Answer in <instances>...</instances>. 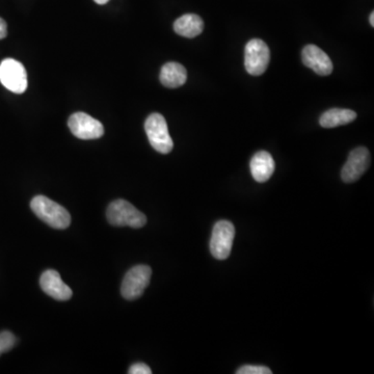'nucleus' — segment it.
Segmentation results:
<instances>
[{
  "label": "nucleus",
  "instance_id": "8",
  "mask_svg": "<svg viewBox=\"0 0 374 374\" xmlns=\"http://www.w3.org/2000/svg\"><path fill=\"white\" fill-rule=\"evenodd\" d=\"M68 125L73 136L81 140H97L104 134L102 123L86 113H73Z\"/></svg>",
  "mask_w": 374,
  "mask_h": 374
},
{
  "label": "nucleus",
  "instance_id": "21",
  "mask_svg": "<svg viewBox=\"0 0 374 374\" xmlns=\"http://www.w3.org/2000/svg\"><path fill=\"white\" fill-rule=\"evenodd\" d=\"M94 1L98 4H105V3H107V2L109 1V0H94Z\"/></svg>",
  "mask_w": 374,
  "mask_h": 374
},
{
  "label": "nucleus",
  "instance_id": "10",
  "mask_svg": "<svg viewBox=\"0 0 374 374\" xmlns=\"http://www.w3.org/2000/svg\"><path fill=\"white\" fill-rule=\"evenodd\" d=\"M302 63L304 66L312 69L316 74L320 76H327L333 72V63L327 54L317 46L307 45L302 49Z\"/></svg>",
  "mask_w": 374,
  "mask_h": 374
},
{
  "label": "nucleus",
  "instance_id": "14",
  "mask_svg": "<svg viewBox=\"0 0 374 374\" xmlns=\"http://www.w3.org/2000/svg\"><path fill=\"white\" fill-rule=\"evenodd\" d=\"M174 31L184 38H195L204 31V21L195 14H186L178 18L174 23Z\"/></svg>",
  "mask_w": 374,
  "mask_h": 374
},
{
  "label": "nucleus",
  "instance_id": "3",
  "mask_svg": "<svg viewBox=\"0 0 374 374\" xmlns=\"http://www.w3.org/2000/svg\"><path fill=\"white\" fill-rule=\"evenodd\" d=\"M145 130L151 146L161 154H169L173 150L174 143L170 136L167 121L161 113L149 115L145 123Z\"/></svg>",
  "mask_w": 374,
  "mask_h": 374
},
{
  "label": "nucleus",
  "instance_id": "20",
  "mask_svg": "<svg viewBox=\"0 0 374 374\" xmlns=\"http://www.w3.org/2000/svg\"><path fill=\"white\" fill-rule=\"evenodd\" d=\"M369 22H371V26H374V12L371 13V17H369Z\"/></svg>",
  "mask_w": 374,
  "mask_h": 374
},
{
  "label": "nucleus",
  "instance_id": "16",
  "mask_svg": "<svg viewBox=\"0 0 374 374\" xmlns=\"http://www.w3.org/2000/svg\"><path fill=\"white\" fill-rule=\"evenodd\" d=\"M16 337H15L14 334L8 331L1 332V333H0V356H1L3 352L12 350V348H14L15 344H16Z\"/></svg>",
  "mask_w": 374,
  "mask_h": 374
},
{
  "label": "nucleus",
  "instance_id": "17",
  "mask_svg": "<svg viewBox=\"0 0 374 374\" xmlns=\"http://www.w3.org/2000/svg\"><path fill=\"white\" fill-rule=\"evenodd\" d=\"M237 374H272L268 367L257 366V365H245L236 371Z\"/></svg>",
  "mask_w": 374,
  "mask_h": 374
},
{
  "label": "nucleus",
  "instance_id": "9",
  "mask_svg": "<svg viewBox=\"0 0 374 374\" xmlns=\"http://www.w3.org/2000/svg\"><path fill=\"white\" fill-rule=\"evenodd\" d=\"M371 165V153L365 147H359L350 152L348 161L341 172V178L345 184H352L362 177Z\"/></svg>",
  "mask_w": 374,
  "mask_h": 374
},
{
  "label": "nucleus",
  "instance_id": "18",
  "mask_svg": "<svg viewBox=\"0 0 374 374\" xmlns=\"http://www.w3.org/2000/svg\"><path fill=\"white\" fill-rule=\"evenodd\" d=\"M129 374H151L152 371H151L150 367L148 365L145 364V363H136V364L132 365L128 371Z\"/></svg>",
  "mask_w": 374,
  "mask_h": 374
},
{
  "label": "nucleus",
  "instance_id": "4",
  "mask_svg": "<svg viewBox=\"0 0 374 374\" xmlns=\"http://www.w3.org/2000/svg\"><path fill=\"white\" fill-rule=\"evenodd\" d=\"M235 237L234 225L229 220H218L210 239V252L218 260H226L232 251Z\"/></svg>",
  "mask_w": 374,
  "mask_h": 374
},
{
  "label": "nucleus",
  "instance_id": "1",
  "mask_svg": "<svg viewBox=\"0 0 374 374\" xmlns=\"http://www.w3.org/2000/svg\"><path fill=\"white\" fill-rule=\"evenodd\" d=\"M33 213L54 229H67L71 225V216L66 208L44 195H37L31 202Z\"/></svg>",
  "mask_w": 374,
  "mask_h": 374
},
{
  "label": "nucleus",
  "instance_id": "2",
  "mask_svg": "<svg viewBox=\"0 0 374 374\" xmlns=\"http://www.w3.org/2000/svg\"><path fill=\"white\" fill-rule=\"evenodd\" d=\"M106 216L113 226L140 229L147 224L146 216L125 200H117L109 204Z\"/></svg>",
  "mask_w": 374,
  "mask_h": 374
},
{
  "label": "nucleus",
  "instance_id": "5",
  "mask_svg": "<svg viewBox=\"0 0 374 374\" xmlns=\"http://www.w3.org/2000/svg\"><path fill=\"white\" fill-rule=\"evenodd\" d=\"M0 83L13 93H24L29 85L24 66L13 58L2 60L0 64Z\"/></svg>",
  "mask_w": 374,
  "mask_h": 374
},
{
  "label": "nucleus",
  "instance_id": "13",
  "mask_svg": "<svg viewBox=\"0 0 374 374\" xmlns=\"http://www.w3.org/2000/svg\"><path fill=\"white\" fill-rule=\"evenodd\" d=\"M187 81L186 69L179 63H167L161 68V83L169 89L182 87Z\"/></svg>",
  "mask_w": 374,
  "mask_h": 374
},
{
  "label": "nucleus",
  "instance_id": "15",
  "mask_svg": "<svg viewBox=\"0 0 374 374\" xmlns=\"http://www.w3.org/2000/svg\"><path fill=\"white\" fill-rule=\"evenodd\" d=\"M357 113L352 109L332 108L323 113L319 124L323 128H335L352 123L356 120Z\"/></svg>",
  "mask_w": 374,
  "mask_h": 374
},
{
  "label": "nucleus",
  "instance_id": "12",
  "mask_svg": "<svg viewBox=\"0 0 374 374\" xmlns=\"http://www.w3.org/2000/svg\"><path fill=\"white\" fill-rule=\"evenodd\" d=\"M250 167H251V173L254 179L260 184H263L270 179L276 169L274 158L266 151L256 153L252 158Z\"/></svg>",
  "mask_w": 374,
  "mask_h": 374
},
{
  "label": "nucleus",
  "instance_id": "7",
  "mask_svg": "<svg viewBox=\"0 0 374 374\" xmlns=\"http://www.w3.org/2000/svg\"><path fill=\"white\" fill-rule=\"evenodd\" d=\"M152 270L148 266H136L128 270L122 283L121 293L128 300H136L150 283Z\"/></svg>",
  "mask_w": 374,
  "mask_h": 374
},
{
  "label": "nucleus",
  "instance_id": "11",
  "mask_svg": "<svg viewBox=\"0 0 374 374\" xmlns=\"http://www.w3.org/2000/svg\"><path fill=\"white\" fill-rule=\"evenodd\" d=\"M40 285L42 290L54 300L64 302L72 298V290L64 283L56 270H48L44 272L40 279Z\"/></svg>",
  "mask_w": 374,
  "mask_h": 374
},
{
  "label": "nucleus",
  "instance_id": "19",
  "mask_svg": "<svg viewBox=\"0 0 374 374\" xmlns=\"http://www.w3.org/2000/svg\"><path fill=\"white\" fill-rule=\"evenodd\" d=\"M8 35V25L3 19L0 18V40L4 39Z\"/></svg>",
  "mask_w": 374,
  "mask_h": 374
},
{
  "label": "nucleus",
  "instance_id": "6",
  "mask_svg": "<svg viewBox=\"0 0 374 374\" xmlns=\"http://www.w3.org/2000/svg\"><path fill=\"white\" fill-rule=\"evenodd\" d=\"M270 51L266 42L253 39L245 49V67L249 74L259 76L263 74L270 65Z\"/></svg>",
  "mask_w": 374,
  "mask_h": 374
}]
</instances>
